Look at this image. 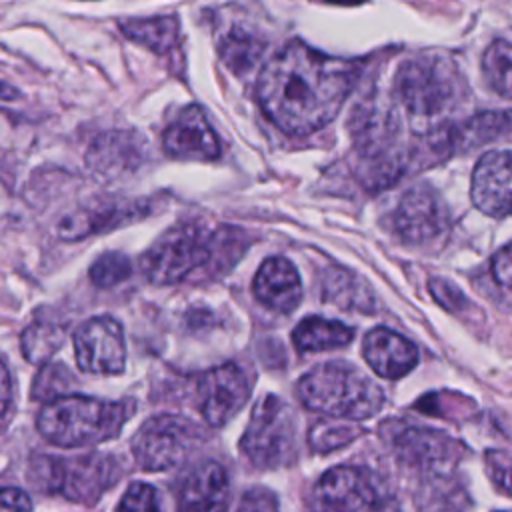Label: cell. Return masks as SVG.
<instances>
[{
  "instance_id": "d6986e66",
  "label": "cell",
  "mask_w": 512,
  "mask_h": 512,
  "mask_svg": "<svg viewBox=\"0 0 512 512\" xmlns=\"http://www.w3.org/2000/svg\"><path fill=\"white\" fill-rule=\"evenodd\" d=\"M148 212H150V204L142 200L134 204H100V206L82 208L66 216L58 224V236L64 240H78L94 232L122 226L136 218H144Z\"/></svg>"
},
{
  "instance_id": "4316f807",
  "label": "cell",
  "mask_w": 512,
  "mask_h": 512,
  "mask_svg": "<svg viewBox=\"0 0 512 512\" xmlns=\"http://www.w3.org/2000/svg\"><path fill=\"white\" fill-rule=\"evenodd\" d=\"M88 274L96 286L110 288V286L120 284L122 280H126L132 274V264L126 254L112 250V252H104L102 256H98L94 260V264L90 266Z\"/></svg>"
},
{
  "instance_id": "e575fe53",
  "label": "cell",
  "mask_w": 512,
  "mask_h": 512,
  "mask_svg": "<svg viewBox=\"0 0 512 512\" xmlns=\"http://www.w3.org/2000/svg\"><path fill=\"white\" fill-rule=\"evenodd\" d=\"M16 96H18V92L10 84L0 80V100H10V98H16Z\"/></svg>"
},
{
  "instance_id": "f1b7e54d",
  "label": "cell",
  "mask_w": 512,
  "mask_h": 512,
  "mask_svg": "<svg viewBox=\"0 0 512 512\" xmlns=\"http://www.w3.org/2000/svg\"><path fill=\"white\" fill-rule=\"evenodd\" d=\"M118 512H162L160 494L154 486L136 482L124 492Z\"/></svg>"
},
{
  "instance_id": "6da1fadb",
  "label": "cell",
  "mask_w": 512,
  "mask_h": 512,
  "mask_svg": "<svg viewBox=\"0 0 512 512\" xmlns=\"http://www.w3.org/2000/svg\"><path fill=\"white\" fill-rule=\"evenodd\" d=\"M354 78L350 62L292 40L264 64L256 98L282 132L304 136L320 130L340 112Z\"/></svg>"
},
{
  "instance_id": "d4e9b609",
  "label": "cell",
  "mask_w": 512,
  "mask_h": 512,
  "mask_svg": "<svg viewBox=\"0 0 512 512\" xmlns=\"http://www.w3.org/2000/svg\"><path fill=\"white\" fill-rule=\"evenodd\" d=\"M64 342V330L56 324L36 322L22 332V354L32 364H44Z\"/></svg>"
},
{
  "instance_id": "603a6c76",
  "label": "cell",
  "mask_w": 512,
  "mask_h": 512,
  "mask_svg": "<svg viewBox=\"0 0 512 512\" xmlns=\"http://www.w3.org/2000/svg\"><path fill=\"white\" fill-rule=\"evenodd\" d=\"M248 248V234L240 228L220 226L210 232V274H222L234 266Z\"/></svg>"
},
{
  "instance_id": "4dcf8cb0",
  "label": "cell",
  "mask_w": 512,
  "mask_h": 512,
  "mask_svg": "<svg viewBox=\"0 0 512 512\" xmlns=\"http://www.w3.org/2000/svg\"><path fill=\"white\" fill-rule=\"evenodd\" d=\"M492 274L498 284L512 290V242L494 254Z\"/></svg>"
},
{
  "instance_id": "3957f363",
  "label": "cell",
  "mask_w": 512,
  "mask_h": 512,
  "mask_svg": "<svg viewBox=\"0 0 512 512\" xmlns=\"http://www.w3.org/2000/svg\"><path fill=\"white\" fill-rule=\"evenodd\" d=\"M132 414V402H108L88 396L48 400L36 418L38 432L62 448H80L114 438Z\"/></svg>"
},
{
  "instance_id": "52a82bcc",
  "label": "cell",
  "mask_w": 512,
  "mask_h": 512,
  "mask_svg": "<svg viewBox=\"0 0 512 512\" xmlns=\"http://www.w3.org/2000/svg\"><path fill=\"white\" fill-rule=\"evenodd\" d=\"M200 438V430L174 414L148 418L132 438V454L142 470L158 472L178 466L188 458Z\"/></svg>"
},
{
  "instance_id": "5b68a950",
  "label": "cell",
  "mask_w": 512,
  "mask_h": 512,
  "mask_svg": "<svg viewBox=\"0 0 512 512\" xmlns=\"http://www.w3.org/2000/svg\"><path fill=\"white\" fill-rule=\"evenodd\" d=\"M240 450L258 468L290 464L296 456V416L290 404L274 394L262 396L252 408Z\"/></svg>"
},
{
  "instance_id": "277c9868",
  "label": "cell",
  "mask_w": 512,
  "mask_h": 512,
  "mask_svg": "<svg viewBox=\"0 0 512 512\" xmlns=\"http://www.w3.org/2000/svg\"><path fill=\"white\" fill-rule=\"evenodd\" d=\"M462 90L454 64L444 56H416L400 64L394 92L400 104L418 118H432L454 106Z\"/></svg>"
},
{
  "instance_id": "2e32d148",
  "label": "cell",
  "mask_w": 512,
  "mask_h": 512,
  "mask_svg": "<svg viewBox=\"0 0 512 512\" xmlns=\"http://www.w3.org/2000/svg\"><path fill=\"white\" fill-rule=\"evenodd\" d=\"M364 360L382 378L396 380L408 374L418 362L416 346L402 334L378 326L364 336Z\"/></svg>"
},
{
  "instance_id": "ffe728a7",
  "label": "cell",
  "mask_w": 512,
  "mask_h": 512,
  "mask_svg": "<svg viewBox=\"0 0 512 512\" xmlns=\"http://www.w3.org/2000/svg\"><path fill=\"white\" fill-rule=\"evenodd\" d=\"M120 30L132 42L160 54H172L180 40L178 20L174 16H152V18H128L120 22Z\"/></svg>"
},
{
  "instance_id": "9a60e30c",
  "label": "cell",
  "mask_w": 512,
  "mask_h": 512,
  "mask_svg": "<svg viewBox=\"0 0 512 512\" xmlns=\"http://www.w3.org/2000/svg\"><path fill=\"white\" fill-rule=\"evenodd\" d=\"M146 158V148L140 134L112 130L100 134L86 152L88 166L104 176L118 178L134 172Z\"/></svg>"
},
{
  "instance_id": "30bf717a",
  "label": "cell",
  "mask_w": 512,
  "mask_h": 512,
  "mask_svg": "<svg viewBox=\"0 0 512 512\" xmlns=\"http://www.w3.org/2000/svg\"><path fill=\"white\" fill-rule=\"evenodd\" d=\"M76 362L90 374H120L126 364L122 326L110 316H96L74 332Z\"/></svg>"
},
{
  "instance_id": "484cf974",
  "label": "cell",
  "mask_w": 512,
  "mask_h": 512,
  "mask_svg": "<svg viewBox=\"0 0 512 512\" xmlns=\"http://www.w3.org/2000/svg\"><path fill=\"white\" fill-rule=\"evenodd\" d=\"M360 434H362V428L356 426L352 420L324 418L310 428L308 442L318 452H330V450L350 444Z\"/></svg>"
},
{
  "instance_id": "d6a6232c",
  "label": "cell",
  "mask_w": 512,
  "mask_h": 512,
  "mask_svg": "<svg viewBox=\"0 0 512 512\" xmlns=\"http://www.w3.org/2000/svg\"><path fill=\"white\" fill-rule=\"evenodd\" d=\"M494 466V464H492ZM496 470H494V482L504 490V492H508L510 496H512V464H498V466H494Z\"/></svg>"
},
{
  "instance_id": "e0dca14e",
  "label": "cell",
  "mask_w": 512,
  "mask_h": 512,
  "mask_svg": "<svg viewBox=\"0 0 512 512\" xmlns=\"http://www.w3.org/2000/svg\"><path fill=\"white\" fill-rule=\"evenodd\" d=\"M252 290L264 306L282 314L292 312L302 300L300 276L284 256H270L260 264Z\"/></svg>"
},
{
  "instance_id": "cb8c5ba5",
  "label": "cell",
  "mask_w": 512,
  "mask_h": 512,
  "mask_svg": "<svg viewBox=\"0 0 512 512\" xmlns=\"http://www.w3.org/2000/svg\"><path fill=\"white\" fill-rule=\"evenodd\" d=\"M486 84L502 98H512V44L494 40L482 56Z\"/></svg>"
},
{
  "instance_id": "5bb4252c",
  "label": "cell",
  "mask_w": 512,
  "mask_h": 512,
  "mask_svg": "<svg viewBox=\"0 0 512 512\" xmlns=\"http://www.w3.org/2000/svg\"><path fill=\"white\" fill-rule=\"evenodd\" d=\"M166 154L184 160H214L220 154L216 132L198 106H188L166 128L162 138Z\"/></svg>"
},
{
  "instance_id": "7a4b0ae2",
  "label": "cell",
  "mask_w": 512,
  "mask_h": 512,
  "mask_svg": "<svg viewBox=\"0 0 512 512\" xmlns=\"http://www.w3.org/2000/svg\"><path fill=\"white\" fill-rule=\"evenodd\" d=\"M302 404L326 418L364 420L384 406L382 388L348 362H324L308 370L296 384Z\"/></svg>"
},
{
  "instance_id": "44dd1931",
  "label": "cell",
  "mask_w": 512,
  "mask_h": 512,
  "mask_svg": "<svg viewBox=\"0 0 512 512\" xmlns=\"http://www.w3.org/2000/svg\"><path fill=\"white\" fill-rule=\"evenodd\" d=\"M354 338V330L338 320L308 316L292 332V342L300 352H322L342 348Z\"/></svg>"
},
{
  "instance_id": "1f68e13d",
  "label": "cell",
  "mask_w": 512,
  "mask_h": 512,
  "mask_svg": "<svg viewBox=\"0 0 512 512\" xmlns=\"http://www.w3.org/2000/svg\"><path fill=\"white\" fill-rule=\"evenodd\" d=\"M32 502L18 488H0V512H30Z\"/></svg>"
},
{
  "instance_id": "7402d4cb",
  "label": "cell",
  "mask_w": 512,
  "mask_h": 512,
  "mask_svg": "<svg viewBox=\"0 0 512 512\" xmlns=\"http://www.w3.org/2000/svg\"><path fill=\"white\" fill-rule=\"evenodd\" d=\"M218 52H220V58L224 60V64L232 72L244 74V72H250L254 68V64L260 60V56L264 52V44H262V40L254 38L252 34H248L240 28H232L220 40Z\"/></svg>"
},
{
  "instance_id": "9c48e42d",
  "label": "cell",
  "mask_w": 512,
  "mask_h": 512,
  "mask_svg": "<svg viewBox=\"0 0 512 512\" xmlns=\"http://www.w3.org/2000/svg\"><path fill=\"white\" fill-rule=\"evenodd\" d=\"M46 462L50 488L80 504H94L118 478L116 460L102 454L46 458Z\"/></svg>"
},
{
  "instance_id": "8fae6325",
  "label": "cell",
  "mask_w": 512,
  "mask_h": 512,
  "mask_svg": "<svg viewBox=\"0 0 512 512\" xmlns=\"http://www.w3.org/2000/svg\"><path fill=\"white\" fill-rule=\"evenodd\" d=\"M394 232L406 244L432 242L446 230L448 218L440 196L430 186H414L400 198L392 214Z\"/></svg>"
},
{
  "instance_id": "836d02e7",
  "label": "cell",
  "mask_w": 512,
  "mask_h": 512,
  "mask_svg": "<svg viewBox=\"0 0 512 512\" xmlns=\"http://www.w3.org/2000/svg\"><path fill=\"white\" fill-rule=\"evenodd\" d=\"M8 402H10V376L4 362L0 360V416L6 412Z\"/></svg>"
},
{
  "instance_id": "7c38bea8",
  "label": "cell",
  "mask_w": 512,
  "mask_h": 512,
  "mask_svg": "<svg viewBox=\"0 0 512 512\" xmlns=\"http://www.w3.org/2000/svg\"><path fill=\"white\" fill-rule=\"evenodd\" d=\"M250 394L246 374L236 364H222L202 374L198 382V404L210 426H224L240 412Z\"/></svg>"
},
{
  "instance_id": "d590c367",
  "label": "cell",
  "mask_w": 512,
  "mask_h": 512,
  "mask_svg": "<svg viewBox=\"0 0 512 512\" xmlns=\"http://www.w3.org/2000/svg\"><path fill=\"white\" fill-rule=\"evenodd\" d=\"M320 2H328V4H342V6H354L360 4L364 0H320Z\"/></svg>"
},
{
  "instance_id": "83f0119b",
  "label": "cell",
  "mask_w": 512,
  "mask_h": 512,
  "mask_svg": "<svg viewBox=\"0 0 512 512\" xmlns=\"http://www.w3.org/2000/svg\"><path fill=\"white\" fill-rule=\"evenodd\" d=\"M72 380H74V378H70L66 366H62V364H48V366H44V368L40 370V374L36 376L32 394L44 398L46 402H48V400H54V398H60L62 392L66 390V386H68Z\"/></svg>"
},
{
  "instance_id": "4fadbf2b",
  "label": "cell",
  "mask_w": 512,
  "mask_h": 512,
  "mask_svg": "<svg viewBox=\"0 0 512 512\" xmlns=\"http://www.w3.org/2000/svg\"><path fill=\"white\" fill-rule=\"evenodd\" d=\"M470 196L474 206L488 216L512 214V150H492L476 162Z\"/></svg>"
},
{
  "instance_id": "f546056e",
  "label": "cell",
  "mask_w": 512,
  "mask_h": 512,
  "mask_svg": "<svg viewBox=\"0 0 512 512\" xmlns=\"http://www.w3.org/2000/svg\"><path fill=\"white\" fill-rule=\"evenodd\" d=\"M236 512H282V508L272 490L258 486V488H250L242 496Z\"/></svg>"
},
{
  "instance_id": "ba28073f",
  "label": "cell",
  "mask_w": 512,
  "mask_h": 512,
  "mask_svg": "<svg viewBox=\"0 0 512 512\" xmlns=\"http://www.w3.org/2000/svg\"><path fill=\"white\" fill-rule=\"evenodd\" d=\"M382 494L366 468L336 466L312 488V512H378Z\"/></svg>"
},
{
  "instance_id": "8992f818",
  "label": "cell",
  "mask_w": 512,
  "mask_h": 512,
  "mask_svg": "<svg viewBox=\"0 0 512 512\" xmlns=\"http://www.w3.org/2000/svg\"><path fill=\"white\" fill-rule=\"evenodd\" d=\"M210 262V232L196 220L164 230L140 256L142 274L154 284H174Z\"/></svg>"
},
{
  "instance_id": "ac0fdd59",
  "label": "cell",
  "mask_w": 512,
  "mask_h": 512,
  "mask_svg": "<svg viewBox=\"0 0 512 512\" xmlns=\"http://www.w3.org/2000/svg\"><path fill=\"white\" fill-rule=\"evenodd\" d=\"M228 476L218 462L192 468L180 488L178 512H228Z\"/></svg>"
}]
</instances>
